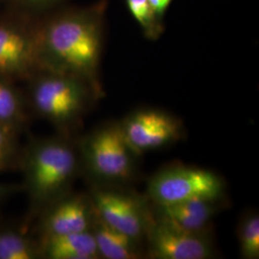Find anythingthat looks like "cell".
Returning <instances> with one entry per match:
<instances>
[{
  "instance_id": "cell-6",
  "label": "cell",
  "mask_w": 259,
  "mask_h": 259,
  "mask_svg": "<svg viewBox=\"0 0 259 259\" xmlns=\"http://www.w3.org/2000/svg\"><path fill=\"white\" fill-rule=\"evenodd\" d=\"M225 192L222 178L210 170L174 165L157 172L149 181L147 195L155 206L193 200H221Z\"/></svg>"
},
{
  "instance_id": "cell-22",
  "label": "cell",
  "mask_w": 259,
  "mask_h": 259,
  "mask_svg": "<svg viewBox=\"0 0 259 259\" xmlns=\"http://www.w3.org/2000/svg\"><path fill=\"white\" fill-rule=\"evenodd\" d=\"M0 1H1V0H0Z\"/></svg>"
},
{
  "instance_id": "cell-16",
  "label": "cell",
  "mask_w": 259,
  "mask_h": 259,
  "mask_svg": "<svg viewBox=\"0 0 259 259\" xmlns=\"http://www.w3.org/2000/svg\"><path fill=\"white\" fill-rule=\"evenodd\" d=\"M125 2L144 37L150 40H157L164 32L163 20L157 18L148 0H125Z\"/></svg>"
},
{
  "instance_id": "cell-12",
  "label": "cell",
  "mask_w": 259,
  "mask_h": 259,
  "mask_svg": "<svg viewBox=\"0 0 259 259\" xmlns=\"http://www.w3.org/2000/svg\"><path fill=\"white\" fill-rule=\"evenodd\" d=\"M39 243L41 258H101L92 231L51 236L40 239Z\"/></svg>"
},
{
  "instance_id": "cell-1",
  "label": "cell",
  "mask_w": 259,
  "mask_h": 259,
  "mask_svg": "<svg viewBox=\"0 0 259 259\" xmlns=\"http://www.w3.org/2000/svg\"><path fill=\"white\" fill-rule=\"evenodd\" d=\"M107 1L55 9L37 19L42 70L74 75L104 95L99 68Z\"/></svg>"
},
{
  "instance_id": "cell-4",
  "label": "cell",
  "mask_w": 259,
  "mask_h": 259,
  "mask_svg": "<svg viewBox=\"0 0 259 259\" xmlns=\"http://www.w3.org/2000/svg\"><path fill=\"white\" fill-rule=\"evenodd\" d=\"M81 174L93 185H124L136 174L135 152L130 147L120 123L102 125L76 138Z\"/></svg>"
},
{
  "instance_id": "cell-7",
  "label": "cell",
  "mask_w": 259,
  "mask_h": 259,
  "mask_svg": "<svg viewBox=\"0 0 259 259\" xmlns=\"http://www.w3.org/2000/svg\"><path fill=\"white\" fill-rule=\"evenodd\" d=\"M89 194L103 222L139 243L145 239L152 216L147 201L108 185H92Z\"/></svg>"
},
{
  "instance_id": "cell-15",
  "label": "cell",
  "mask_w": 259,
  "mask_h": 259,
  "mask_svg": "<svg viewBox=\"0 0 259 259\" xmlns=\"http://www.w3.org/2000/svg\"><path fill=\"white\" fill-rule=\"evenodd\" d=\"M41 258L40 243L21 224L0 222V259Z\"/></svg>"
},
{
  "instance_id": "cell-14",
  "label": "cell",
  "mask_w": 259,
  "mask_h": 259,
  "mask_svg": "<svg viewBox=\"0 0 259 259\" xmlns=\"http://www.w3.org/2000/svg\"><path fill=\"white\" fill-rule=\"evenodd\" d=\"M92 232L101 258L138 259L142 256L139 242L103 222L96 213Z\"/></svg>"
},
{
  "instance_id": "cell-9",
  "label": "cell",
  "mask_w": 259,
  "mask_h": 259,
  "mask_svg": "<svg viewBox=\"0 0 259 259\" xmlns=\"http://www.w3.org/2000/svg\"><path fill=\"white\" fill-rule=\"evenodd\" d=\"M130 147L137 156L165 147L182 139L184 125L176 116L156 109H141L120 123Z\"/></svg>"
},
{
  "instance_id": "cell-11",
  "label": "cell",
  "mask_w": 259,
  "mask_h": 259,
  "mask_svg": "<svg viewBox=\"0 0 259 259\" xmlns=\"http://www.w3.org/2000/svg\"><path fill=\"white\" fill-rule=\"evenodd\" d=\"M221 200H193L180 204L155 206V212L186 232L205 233L220 209Z\"/></svg>"
},
{
  "instance_id": "cell-13",
  "label": "cell",
  "mask_w": 259,
  "mask_h": 259,
  "mask_svg": "<svg viewBox=\"0 0 259 259\" xmlns=\"http://www.w3.org/2000/svg\"><path fill=\"white\" fill-rule=\"evenodd\" d=\"M30 121L24 90L19 89L17 82L0 75V125L21 135Z\"/></svg>"
},
{
  "instance_id": "cell-18",
  "label": "cell",
  "mask_w": 259,
  "mask_h": 259,
  "mask_svg": "<svg viewBox=\"0 0 259 259\" xmlns=\"http://www.w3.org/2000/svg\"><path fill=\"white\" fill-rule=\"evenodd\" d=\"M241 254L244 258L259 257V218L255 213L248 214L241 223L239 230Z\"/></svg>"
},
{
  "instance_id": "cell-8",
  "label": "cell",
  "mask_w": 259,
  "mask_h": 259,
  "mask_svg": "<svg viewBox=\"0 0 259 259\" xmlns=\"http://www.w3.org/2000/svg\"><path fill=\"white\" fill-rule=\"evenodd\" d=\"M147 255L154 259H207L213 246L204 233L186 232L152 210L145 234Z\"/></svg>"
},
{
  "instance_id": "cell-3",
  "label": "cell",
  "mask_w": 259,
  "mask_h": 259,
  "mask_svg": "<svg viewBox=\"0 0 259 259\" xmlns=\"http://www.w3.org/2000/svg\"><path fill=\"white\" fill-rule=\"evenodd\" d=\"M24 93L31 115L49 122L59 135L73 139L93 103L102 98L83 79L48 70L27 80Z\"/></svg>"
},
{
  "instance_id": "cell-21",
  "label": "cell",
  "mask_w": 259,
  "mask_h": 259,
  "mask_svg": "<svg viewBox=\"0 0 259 259\" xmlns=\"http://www.w3.org/2000/svg\"><path fill=\"white\" fill-rule=\"evenodd\" d=\"M151 7L156 13L158 19L163 20L167 10L169 8L172 0H148Z\"/></svg>"
},
{
  "instance_id": "cell-20",
  "label": "cell",
  "mask_w": 259,
  "mask_h": 259,
  "mask_svg": "<svg viewBox=\"0 0 259 259\" xmlns=\"http://www.w3.org/2000/svg\"><path fill=\"white\" fill-rule=\"evenodd\" d=\"M23 192L21 184H3L0 183V204L7 201L14 195Z\"/></svg>"
},
{
  "instance_id": "cell-10",
  "label": "cell",
  "mask_w": 259,
  "mask_h": 259,
  "mask_svg": "<svg viewBox=\"0 0 259 259\" xmlns=\"http://www.w3.org/2000/svg\"><path fill=\"white\" fill-rule=\"evenodd\" d=\"M95 212L89 193L70 191L47 206L32 224L37 239L92 231Z\"/></svg>"
},
{
  "instance_id": "cell-17",
  "label": "cell",
  "mask_w": 259,
  "mask_h": 259,
  "mask_svg": "<svg viewBox=\"0 0 259 259\" xmlns=\"http://www.w3.org/2000/svg\"><path fill=\"white\" fill-rule=\"evenodd\" d=\"M19 134L0 125V173L18 171L22 146Z\"/></svg>"
},
{
  "instance_id": "cell-2",
  "label": "cell",
  "mask_w": 259,
  "mask_h": 259,
  "mask_svg": "<svg viewBox=\"0 0 259 259\" xmlns=\"http://www.w3.org/2000/svg\"><path fill=\"white\" fill-rule=\"evenodd\" d=\"M28 209L21 225L30 231L37 215L59 198L72 191L81 174L76 138L57 135L34 138L22 146L19 170Z\"/></svg>"
},
{
  "instance_id": "cell-5",
  "label": "cell",
  "mask_w": 259,
  "mask_h": 259,
  "mask_svg": "<svg viewBox=\"0 0 259 259\" xmlns=\"http://www.w3.org/2000/svg\"><path fill=\"white\" fill-rule=\"evenodd\" d=\"M37 19L7 10L0 13V75L26 82L42 71Z\"/></svg>"
},
{
  "instance_id": "cell-19",
  "label": "cell",
  "mask_w": 259,
  "mask_h": 259,
  "mask_svg": "<svg viewBox=\"0 0 259 259\" xmlns=\"http://www.w3.org/2000/svg\"><path fill=\"white\" fill-rule=\"evenodd\" d=\"M8 9L33 18H39L57 9L65 0H4Z\"/></svg>"
}]
</instances>
